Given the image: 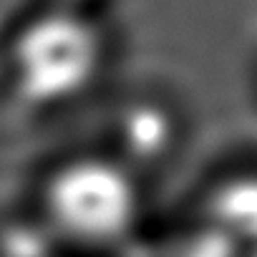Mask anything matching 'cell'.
I'll return each instance as SVG.
<instances>
[{
  "mask_svg": "<svg viewBox=\"0 0 257 257\" xmlns=\"http://www.w3.org/2000/svg\"><path fill=\"white\" fill-rule=\"evenodd\" d=\"M144 209L142 177L108 152H83L43 174L36 214L63 249L111 252L137 234Z\"/></svg>",
  "mask_w": 257,
  "mask_h": 257,
  "instance_id": "obj_1",
  "label": "cell"
},
{
  "mask_svg": "<svg viewBox=\"0 0 257 257\" xmlns=\"http://www.w3.org/2000/svg\"><path fill=\"white\" fill-rule=\"evenodd\" d=\"M106 61L108 38L91 11L46 6L13 33L6 73L26 111L51 113L86 98Z\"/></svg>",
  "mask_w": 257,
  "mask_h": 257,
  "instance_id": "obj_2",
  "label": "cell"
},
{
  "mask_svg": "<svg viewBox=\"0 0 257 257\" xmlns=\"http://www.w3.org/2000/svg\"><path fill=\"white\" fill-rule=\"evenodd\" d=\"M182 137V116L167 98L132 96L118 103L111 118L108 154L144 179L174 159Z\"/></svg>",
  "mask_w": 257,
  "mask_h": 257,
  "instance_id": "obj_3",
  "label": "cell"
},
{
  "mask_svg": "<svg viewBox=\"0 0 257 257\" xmlns=\"http://www.w3.org/2000/svg\"><path fill=\"white\" fill-rule=\"evenodd\" d=\"M61 242L33 217H16L0 224V257H63Z\"/></svg>",
  "mask_w": 257,
  "mask_h": 257,
  "instance_id": "obj_4",
  "label": "cell"
},
{
  "mask_svg": "<svg viewBox=\"0 0 257 257\" xmlns=\"http://www.w3.org/2000/svg\"><path fill=\"white\" fill-rule=\"evenodd\" d=\"M98 0H48V6H61V8H73V11H91Z\"/></svg>",
  "mask_w": 257,
  "mask_h": 257,
  "instance_id": "obj_5",
  "label": "cell"
}]
</instances>
